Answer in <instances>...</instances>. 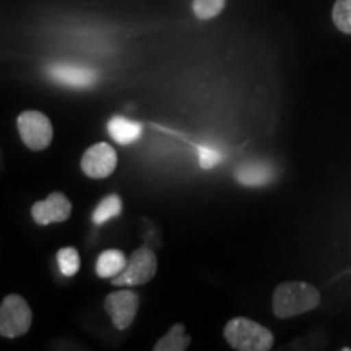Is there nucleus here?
<instances>
[{
	"mask_svg": "<svg viewBox=\"0 0 351 351\" xmlns=\"http://www.w3.org/2000/svg\"><path fill=\"white\" fill-rule=\"evenodd\" d=\"M108 132L114 142L121 145H130L140 138V135H142V125L138 122L125 119L122 116H116L109 121Z\"/></svg>",
	"mask_w": 351,
	"mask_h": 351,
	"instance_id": "nucleus-10",
	"label": "nucleus"
},
{
	"mask_svg": "<svg viewBox=\"0 0 351 351\" xmlns=\"http://www.w3.org/2000/svg\"><path fill=\"white\" fill-rule=\"evenodd\" d=\"M156 256L148 247H140L127 258L125 269L111 280L114 287H140L156 275Z\"/></svg>",
	"mask_w": 351,
	"mask_h": 351,
	"instance_id": "nucleus-4",
	"label": "nucleus"
},
{
	"mask_svg": "<svg viewBox=\"0 0 351 351\" xmlns=\"http://www.w3.org/2000/svg\"><path fill=\"white\" fill-rule=\"evenodd\" d=\"M47 75L70 88H90L98 82V73L95 70L77 64H52L47 67Z\"/></svg>",
	"mask_w": 351,
	"mask_h": 351,
	"instance_id": "nucleus-9",
	"label": "nucleus"
},
{
	"mask_svg": "<svg viewBox=\"0 0 351 351\" xmlns=\"http://www.w3.org/2000/svg\"><path fill=\"white\" fill-rule=\"evenodd\" d=\"M332 20L337 29L351 34V0H337L332 10Z\"/></svg>",
	"mask_w": 351,
	"mask_h": 351,
	"instance_id": "nucleus-16",
	"label": "nucleus"
},
{
	"mask_svg": "<svg viewBox=\"0 0 351 351\" xmlns=\"http://www.w3.org/2000/svg\"><path fill=\"white\" fill-rule=\"evenodd\" d=\"M199 156H200V166L204 169H210L213 168L215 165L218 163L219 156L217 152L210 150V148H205V147H200L199 148Z\"/></svg>",
	"mask_w": 351,
	"mask_h": 351,
	"instance_id": "nucleus-18",
	"label": "nucleus"
},
{
	"mask_svg": "<svg viewBox=\"0 0 351 351\" xmlns=\"http://www.w3.org/2000/svg\"><path fill=\"white\" fill-rule=\"evenodd\" d=\"M236 179L244 186H263L271 179V171L265 165H243L236 171Z\"/></svg>",
	"mask_w": 351,
	"mask_h": 351,
	"instance_id": "nucleus-13",
	"label": "nucleus"
},
{
	"mask_svg": "<svg viewBox=\"0 0 351 351\" xmlns=\"http://www.w3.org/2000/svg\"><path fill=\"white\" fill-rule=\"evenodd\" d=\"M104 309L112 320V326L117 330H125L132 326L135 315L138 313V296L130 289L111 293L104 300Z\"/></svg>",
	"mask_w": 351,
	"mask_h": 351,
	"instance_id": "nucleus-6",
	"label": "nucleus"
},
{
	"mask_svg": "<svg viewBox=\"0 0 351 351\" xmlns=\"http://www.w3.org/2000/svg\"><path fill=\"white\" fill-rule=\"evenodd\" d=\"M121 212H122L121 197L116 194H111V195L104 197V199L98 204V207L95 208L93 223L98 226L104 225V223L109 221V219L119 217Z\"/></svg>",
	"mask_w": 351,
	"mask_h": 351,
	"instance_id": "nucleus-14",
	"label": "nucleus"
},
{
	"mask_svg": "<svg viewBox=\"0 0 351 351\" xmlns=\"http://www.w3.org/2000/svg\"><path fill=\"white\" fill-rule=\"evenodd\" d=\"M226 0H194L192 10L199 20H212L225 8Z\"/></svg>",
	"mask_w": 351,
	"mask_h": 351,
	"instance_id": "nucleus-17",
	"label": "nucleus"
},
{
	"mask_svg": "<svg viewBox=\"0 0 351 351\" xmlns=\"http://www.w3.org/2000/svg\"><path fill=\"white\" fill-rule=\"evenodd\" d=\"M16 125H19L21 140H23V143L29 148V150L41 152L46 150L51 145L54 130H52L49 117L44 116L43 112H21L19 116V121H16Z\"/></svg>",
	"mask_w": 351,
	"mask_h": 351,
	"instance_id": "nucleus-5",
	"label": "nucleus"
},
{
	"mask_svg": "<svg viewBox=\"0 0 351 351\" xmlns=\"http://www.w3.org/2000/svg\"><path fill=\"white\" fill-rule=\"evenodd\" d=\"M33 324L32 307L20 295H8L0 304V335L16 339L25 335Z\"/></svg>",
	"mask_w": 351,
	"mask_h": 351,
	"instance_id": "nucleus-3",
	"label": "nucleus"
},
{
	"mask_svg": "<svg viewBox=\"0 0 351 351\" xmlns=\"http://www.w3.org/2000/svg\"><path fill=\"white\" fill-rule=\"evenodd\" d=\"M191 345V337L186 335V327L182 324H176L169 328L165 337H161L153 346L155 351H184Z\"/></svg>",
	"mask_w": 351,
	"mask_h": 351,
	"instance_id": "nucleus-12",
	"label": "nucleus"
},
{
	"mask_svg": "<svg viewBox=\"0 0 351 351\" xmlns=\"http://www.w3.org/2000/svg\"><path fill=\"white\" fill-rule=\"evenodd\" d=\"M320 291L314 285L293 280L283 282L275 288L271 298V309L278 319H291L311 313L320 304Z\"/></svg>",
	"mask_w": 351,
	"mask_h": 351,
	"instance_id": "nucleus-1",
	"label": "nucleus"
},
{
	"mask_svg": "<svg viewBox=\"0 0 351 351\" xmlns=\"http://www.w3.org/2000/svg\"><path fill=\"white\" fill-rule=\"evenodd\" d=\"M127 257L124 252L117 251V249H109L99 254L98 261H96V274L99 278H114L125 269Z\"/></svg>",
	"mask_w": 351,
	"mask_h": 351,
	"instance_id": "nucleus-11",
	"label": "nucleus"
},
{
	"mask_svg": "<svg viewBox=\"0 0 351 351\" xmlns=\"http://www.w3.org/2000/svg\"><path fill=\"white\" fill-rule=\"evenodd\" d=\"M34 223L39 226H47L52 223H62L72 215V202L62 192L52 194L41 202H36L32 208Z\"/></svg>",
	"mask_w": 351,
	"mask_h": 351,
	"instance_id": "nucleus-8",
	"label": "nucleus"
},
{
	"mask_svg": "<svg viewBox=\"0 0 351 351\" xmlns=\"http://www.w3.org/2000/svg\"><path fill=\"white\" fill-rule=\"evenodd\" d=\"M223 335L228 345L238 351H269L275 343L274 333L269 328L247 317L231 319Z\"/></svg>",
	"mask_w": 351,
	"mask_h": 351,
	"instance_id": "nucleus-2",
	"label": "nucleus"
},
{
	"mask_svg": "<svg viewBox=\"0 0 351 351\" xmlns=\"http://www.w3.org/2000/svg\"><path fill=\"white\" fill-rule=\"evenodd\" d=\"M57 265L64 276H73L80 270V254L75 247H62L57 252Z\"/></svg>",
	"mask_w": 351,
	"mask_h": 351,
	"instance_id": "nucleus-15",
	"label": "nucleus"
},
{
	"mask_svg": "<svg viewBox=\"0 0 351 351\" xmlns=\"http://www.w3.org/2000/svg\"><path fill=\"white\" fill-rule=\"evenodd\" d=\"M117 166L116 150L109 143L99 142L90 147L82 156V171L88 178L104 179L114 173Z\"/></svg>",
	"mask_w": 351,
	"mask_h": 351,
	"instance_id": "nucleus-7",
	"label": "nucleus"
}]
</instances>
